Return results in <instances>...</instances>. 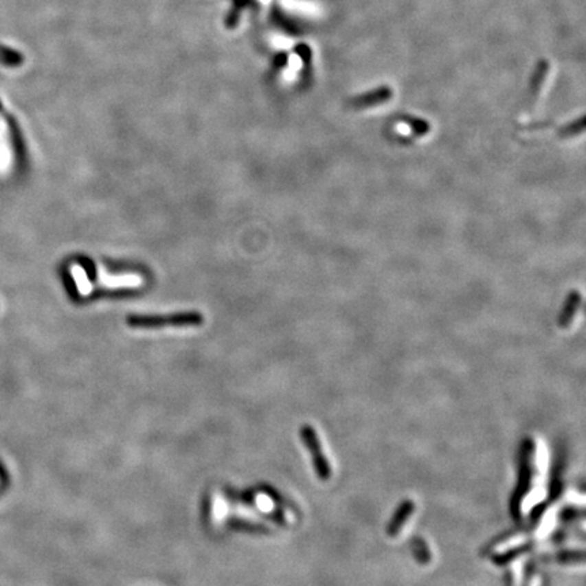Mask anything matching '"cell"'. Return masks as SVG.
Listing matches in <instances>:
<instances>
[{"label": "cell", "instance_id": "cell-7", "mask_svg": "<svg viewBox=\"0 0 586 586\" xmlns=\"http://www.w3.org/2000/svg\"><path fill=\"white\" fill-rule=\"evenodd\" d=\"M402 120H403V122H405V124L412 129V132H413L416 136H418V137L427 136V133L430 132V125H429V122L425 121V120L416 118V117H409V115L403 117Z\"/></svg>", "mask_w": 586, "mask_h": 586}, {"label": "cell", "instance_id": "cell-3", "mask_svg": "<svg viewBox=\"0 0 586 586\" xmlns=\"http://www.w3.org/2000/svg\"><path fill=\"white\" fill-rule=\"evenodd\" d=\"M581 303H583L581 293H580L578 291H572V292L569 293L567 299L565 300V304H563V307H562V310H561V313H559L558 323H559V326H561L562 328H565V327H569V326H570V323H572L573 319H574V317H576L577 311H578V310H580V307H581Z\"/></svg>", "mask_w": 586, "mask_h": 586}, {"label": "cell", "instance_id": "cell-6", "mask_svg": "<svg viewBox=\"0 0 586 586\" xmlns=\"http://www.w3.org/2000/svg\"><path fill=\"white\" fill-rule=\"evenodd\" d=\"M584 129H585V120H584V117H581L578 120H574L569 125L562 126L559 129L558 135L561 139H570V137H576V136L581 135L584 132Z\"/></svg>", "mask_w": 586, "mask_h": 586}, {"label": "cell", "instance_id": "cell-11", "mask_svg": "<svg viewBox=\"0 0 586 586\" xmlns=\"http://www.w3.org/2000/svg\"><path fill=\"white\" fill-rule=\"evenodd\" d=\"M0 110H1V104H0Z\"/></svg>", "mask_w": 586, "mask_h": 586}, {"label": "cell", "instance_id": "cell-1", "mask_svg": "<svg viewBox=\"0 0 586 586\" xmlns=\"http://www.w3.org/2000/svg\"><path fill=\"white\" fill-rule=\"evenodd\" d=\"M204 318L200 313H175L168 315H132L126 323L132 328H161V327H194L200 326Z\"/></svg>", "mask_w": 586, "mask_h": 586}, {"label": "cell", "instance_id": "cell-2", "mask_svg": "<svg viewBox=\"0 0 586 586\" xmlns=\"http://www.w3.org/2000/svg\"><path fill=\"white\" fill-rule=\"evenodd\" d=\"M392 97V90L388 87H380L371 93H365L360 97L352 100L350 105L354 109H368V107L379 106L388 102Z\"/></svg>", "mask_w": 586, "mask_h": 586}, {"label": "cell", "instance_id": "cell-9", "mask_svg": "<svg viewBox=\"0 0 586 586\" xmlns=\"http://www.w3.org/2000/svg\"><path fill=\"white\" fill-rule=\"evenodd\" d=\"M251 0H234V5L231 12L228 14L227 19H225V26L229 29H234L238 25V21L240 18V14L243 11L245 7L250 5Z\"/></svg>", "mask_w": 586, "mask_h": 586}, {"label": "cell", "instance_id": "cell-10", "mask_svg": "<svg viewBox=\"0 0 586 586\" xmlns=\"http://www.w3.org/2000/svg\"><path fill=\"white\" fill-rule=\"evenodd\" d=\"M547 72H548V65L545 63L540 64L539 68H537V71H536V74H534V76H533L532 83H531V95H532L533 100H536V97L539 95V93L541 90V86H543V83L545 80Z\"/></svg>", "mask_w": 586, "mask_h": 586}, {"label": "cell", "instance_id": "cell-4", "mask_svg": "<svg viewBox=\"0 0 586 586\" xmlns=\"http://www.w3.org/2000/svg\"><path fill=\"white\" fill-rule=\"evenodd\" d=\"M101 284L106 288H137L143 284V278L135 274H125V275H111L106 274L102 269L100 273Z\"/></svg>", "mask_w": 586, "mask_h": 586}, {"label": "cell", "instance_id": "cell-5", "mask_svg": "<svg viewBox=\"0 0 586 586\" xmlns=\"http://www.w3.org/2000/svg\"><path fill=\"white\" fill-rule=\"evenodd\" d=\"M303 438L306 440V442H307V445H308V448H310V451H311V453L314 456L317 469H318L320 475L323 477L327 473V464L324 463V459H323V456L320 453L319 442L317 440V436H315L314 430L310 429V427L303 429Z\"/></svg>", "mask_w": 586, "mask_h": 586}, {"label": "cell", "instance_id": "cell-8", "mask_svg": "<svg viewBox=\"0 0 586 586\" xmlns=\"http://www.w3.org/2000/svg\"><path fill=\"white\" fill-rule=\"evenodd\" d=\"M71 273H72V275H74V278H75V281H76V286H78V289H79V292L83 295V296H86V295H90V292H91V289H93V286H91V284H90V281H89V278L86 277V274H84V270L82 269L80 267H71Z\"/></svg>", "mask_w": 586, "mask_h": 586}]
</instances>
